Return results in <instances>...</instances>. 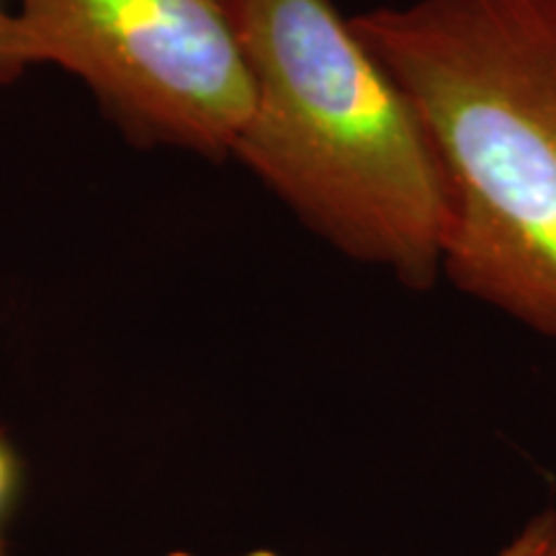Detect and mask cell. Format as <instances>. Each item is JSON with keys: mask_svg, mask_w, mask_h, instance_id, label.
<instances>
[{"mask_svg": "<svg viewBox=\"0 0 556 556\" xmlns=\"http://www.w3.org/2000/svg\"><path fill=\"white\" fill-rule=\"evenodd\" d=\"M253 106L232 152L351 261L426 291L448 180L420 111L336 0H238Z\"/></svg>", "mask_w": 556, "mask_h": 556, "instance_id": "7a4b0ae2", "label": "cell"}, {"mask_svg": "<svg viewBox=\"0 0 556 556\" xmlns=\"http://www.w3.org/2000/svg\"><path fill=\"white\" fill-rule=\"evenodd\" d=\"M351 21L441 155L443 276L556 338V0H415Z\"/></svg>", "mask_w": 556, "mask_h": 556, "instance_id": "6da1fadb", "label": "cell"}, {"mask_svg": "<svg viewBox=\"0 0 556 556\" xmlns=\"http://www.w3.org/2000/svg\"><path fill=\"white\" fill-rule=\"evenodd\" d=\"M31 65L73 73L142 142L232 152L253 83L238 0H16L0 29V80Z\"/></svg>", "mask_w": 556, "mask_h": 556, "instance_id": "3957f363", "label": "cell"}, {"mask_svg": "<svg viewBox=\"0 0 556 556\" xmlns=\"http://www.w3.org/2000/svg\"><path fill=\"white\" fill-rule=\"evenodd\" d=\"M11 479H13L11 456H9V451H5L3 443H0V503H3L5 495H9Z\"/></svg>", "mask_w": 556, "mask_h": 556, "instance_id": "5b68a950", "label": "cell"}, {"mask_svg": "<svg viewBox=\"0 0 556 556\" xmlns=\"http://www.w3.org/2000/svg\"><path fill=\"white\" fill-rule=\"evenodd\" d=\"M495 556H556V510L533 516Z\"/></svg>", "mask_w": 556, "mask_h": 556, "instance_id": "277c9868", "label": "cell"}, {"mask_svg": "<svg viewBox=\"0 0 556 556\" xmlns=\"http://www.w3.org/2000/svg\"><path fill=\"white\" fill-rule=\"evenodd\" d=\"M5 13H9V11H5V9H3V5H0V29H3V21H5Z\"/></svg>", "mask_w": 556, "mask_h": 556, "instance_id": "8992f818", "label": "cell"}]
</instances>
